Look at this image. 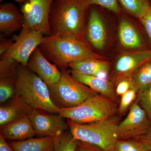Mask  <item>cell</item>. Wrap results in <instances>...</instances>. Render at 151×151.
<instances>
[{"mask_svg":"<svg viewBox=\"0 0 151 151\" xmlns=\"http://www.w3.org/2000/svg\"><path fill=\"white\" fill-rule=\"evenodd\" d=\"M88 8L82 0H54L50 16L51 35L74 38L88 44L85 37Z\"/></svg>","mask_w":151,"mask_h":151,"instance_id":"cell-1","label":"cell"},{"mask_svg":"<svg viewBox=\"0 0 151 151\" xmlns=\"http://www.w3.org/2000/svg\"><path fill=\"white\" fill-rule=\"evenodd\" d=\"M89 44L74 38L45 36L38 46L42 53L60 69H67L70 63L104 57L94 52Z\"/></svg>","mask_w":151,"mask_h":151,"instance_id":"cell-2","label":"cell"},{"mask_svg":"<svg viewBox=\"0 0 151 151\" xmlns=\"http://www.w3.org/2000/svg\"><path fill=\"white\" fill-rule=\"evenodd\" d=\"M15 96L33 109L58 113L59 109L50 99L48 86L27 66L21 64L17 68Z\"/></svg>","mask_w":151,"mask_h":151,"instance_id":"cell-3","label":"cell"},{"mask_svg":"<svg viewBox=\"0 0 151 151\" xmlns=\"http://www.w3.org/2000/svg\"><path fill=\"white\" fill-rule=\"evenodd\" d=\"M67 121L71 134L77 140L95 145L105 151H115L119 140L117 127L120 122L117 115L89 124H77L68 119Z\"/></svg>","mask_w":151,"mask_h":151,"instance_id":"cell-4","label":"cell"},{"mask_svg":"<svg viewBox=\"0 0 151 151\" xmlns=\"http://www.w3.org/2000/svg\"><path fill=\"white\" fill-rule=\"evenodd\" d=\"M118 108L117 102L98 94L73 108L59 109L58 114L77 124H89L116 116Z\"/></svg>","mask_w":151,"mask_h":151,"instance_id":"cell-5","label":"cell"},{"mask_svg":"<svg viewBox=\"0 0 151 151\" xmlns=\"http://www.w3.org/2000/svg\"><path fill=\"white\" fill-rule=\"evenodd\" d=\"M60 70L59 81L48 86L50 99L58 109L73 108L98 94L76 80L67 69Z\"/></svg>","mask_w":151,"mask_h":151,"instance_id":"cell-6","label":"cell"},{"mask_svg":"<svg viewBox=\"0 0 151 151\" xmlns=\"http://www.w3.org/2000/svg\"><path fill=\"white\" fill-rule=\"evenodd\" d=\"M54 0H29L22 6L25 28L40 32L44 36L51 35L50 16Z\"/></svg>","mask_w":151,"mask_h":151,"instance_id":"cell-7","label":"cell"},{"mask_svg":"<svg viewBox=\"0 0 151 151\" xmlns=\"http://www.w3.org/2000/svg\"><path fill=\"white\" fill-rule=\"evenodd\" d=\"M151 129V121L136 100L127 117L118 125L117 133L119 140H139Z\"/></svg>","mask_w":151,"mask_h":151,"instance_id":"cell-8","label":"cell"},{"mask_svg":"<svg viewBox=\"0 0 151 151\" xmlns=\"http://www.w3.org/2000/svg\"><path fill=\"white\" fill-rule=\"evenodd\" d=\"M45 36L40 32L23 28L15 39V42L1 58H11L19 64L27 66L32 52L43 40Z\"/></svg>","mask_w":151,"mask_h":151,"instance_id":"cell-9","label":"cell"},{"mask_svg":"<svg viewBox=\"0 0 151 151\" xmlns=\"http://www.w3.org/2000/svg\"><path fill=\"white\" fill-rule=\"evenodd\" d=\"M37 137L58 136L69 129L65 118L58 113L33 109L29 116Z\"/></svg>","mask_w":151,"mask_h":151,"instance_id":"cell-10","label":"cell"},{"mask_svg":"<svg viewBox=\"0 0 151 151\" xmlns=\"http://www.w3.org/2000/svg\"><path fill=\"white\" fill-rule=\"evenodd\" d=\"M150 60L151 48L122 55L116 60L110 81L116 86L122 79L132 78L137 70Z\"/></svg>","mask_w":151,"mask_h":151,"instance_id":"cell-11","label":"cell"},{"mask_svg":"<svg viewBox=\"0 0 151 151\" xmlns=\"http://www.w3.org/2000/svg\"><path fill=\"white\" fill-rule=\"evenodd\" d=\"M27 66L47 86L57 83L61 77V72L58 67L50 62L38 47L30 57Z\"/></svg>","mask_w":151,"mask_h":151,"instance_id":"cell-12","label":"cell"},{"mask_svg":"<svg viewBox=\"0 0 151 151\" xmlns=\"http://www.w3.org/2000/svg\"><path fill=\"white\" fill-rule=\"evenodd\" d=\"M24 17L15 5L7 3L0 6L1 36H9L23 27Z\"/></svg>","mask_w":151,"mask_h":151,"instance_id":"cell-13","label":"cell"},{"mask_svg":"<svg viewBox=\"0 0 151 151\" xmlns=\"http://www.w3.org/2000/svg\"><path fill=\"white\" fill-rule=\"evenodd\" d=\"M85 37L87 42L93 48L101 50L105 47L107 40L105 26L102 17L95 9L92 8L89 12Z\"/></svg>","mask_w":151,"mask_h":151,"instance_id":"cell-14","label":"cell"},{"mask_svg":"<svg viewBox=\"0 0 151 151\" xmlns=\"http://www.w3.org/2000/svg\"><path fill=\"white\" fill-rule=\"evenodd\" d=\"M0 134L9 142L25 140L35 136L34 129L29 116L1 127Z\"/></svg>","mask_w":151,"mask_h":151,"instance_id":"cell-15","label":"cell"},{"mask_svg":"<svg viewBox=\"0 0 151 151\" xmlns=\"http://www.w3.org/2000/svg\"><path fill=\"white\" fill-rule=\"evenodd\" d=\"M68 70L76 80L88 86L97 93L118 102V96L116 94V86L113 82L108 80L83 74L78 71L68 68Z\"/></svg>","mask_w":151,"mask_h":151,"instance_id":"cell-16","label":"cell"},{"mask_svg":"<svg viewBox=\"0 0 151 151\" xmlns=\"http://www.w3.org/2000/svg\"><path fill=\"white\" fill-rule=\"evenodd\" d=\"M33 108L15 96L0 106V127L18 119L29 116Z\"/></svg>","mask_w":151,"mask_h":151,"instance_id":"cell-17","label":"cell"},{"mask_svg":"<svg viewBox=\"0 0 151 151\" xmlns=\"http://www.w3.org/2000/svg\"><path fill=\"white\" fill-rule=\"evenodd\" d=\"M68 68L86 75L108 79L111 65L106 60L89 59L70 63Z\"/></svg>","mask_w":151,"mask_h":151,"instance_id":"cell-18","label":"cell"},{"mask_svg":"<svg viewBox=\"0 0 151 151\" xmlns=\"http://www.w3.org/2000/svg\"><path fill=\"white\" fill-rule=\"evenodd\" d=\"M9 143L14 151H54V140L52 137H33Z\"/></svg>","mask_w":151,"mask_h":151,"instance_id":"cell-19","label":"cell"},{"mask_svg":"<svg viewBox=\"0 0 151 151\" xmlns=\"http://www.w3.org/2000/svg\"><path fill=\"white\" fill-rule=\"evenodd\" d=\"M119 40L122 46L127 48H139L143 45L140 35L129 21L123 19L119 26Z\"/></svg>","mask_w":151,"mask_h":151,"instance_id":"cell-20","label":"cell"},{"mask_svg":"<svg viewBox=\"0 0 151 151\" xmlns=\"http://www.w3.org/2000/svg\"><path fill=\"white\" fill-rule=\"evenodd\" d=\"M16 71L0 76V103L7 102L15 94Z\"/></svg>","mask_w":151,"mask_h":151,"instance_id":"cell-21","label":"cell"},{"mask_svg":"<svg viewBox=\"0 0 151 151\" xmlns=\"http://www.w3.org/2000/svg\"><path fill=\"white\" fill-rule=\"evenodd\" d=\"M124 10L140 19L151 9L148 0H118Z\"/></svg>","mask_w":151,"mask_h":151,"instance_id":"cell-22","label":"cell"},{"mask_svg":"<svg viewBox=\"0 0 151 151\" xmlns=\"http://www.w3.org/2000/svg\"><path fill=\"white\" fill-rule=\"evenodd\" d=\"M132 85L138 92L147 88L151 85V60L147 63L136 71L132 77Z\"/></svg>","mask_w":151,"mask_h":151,"instance_id":"cell-23","label":"cell"},{"mask_svg":"<svg viewBox=\"0 0 151 151\" xmlns=\"http://www.w3.org/2000/svg\"><path fill=\"white\" fill-rule=\"evenodd\" d=\"M54 151H75L77 140L70 129L54 137Z\"/></svg>","mask_w":151,"mask_h":151,"instance_id":"cell-24","label":"cell"},{"mask_svg":"<svg viewBox=\"0 0 151 151\" xmlns=\"http://www.w3.org/2000/svg\"><path fill=\"white\" fill-rule=\"evenodd\" d=\"M139 140H118L115 145V151H149Z\"/></svg>","mask_w":151,"mask_h":151,"instance_id":"cell-25","label":"cell"},{"mask_svg":"<svg viewBox=\"0 0 151 151\" xmlns=\"http://www.w3.org/2000/svg\"><path fill=\"white\" fill-rule=\"evenodd\" d=\"M137 90L132 85L129 90L122 95L118 108V113L119 115H124L127 112L137 100Z\"/></svg>","mask_w":151,"mask_h":151,"instance_id":"cell-26","label":"cell"},{"mask_svg":"<svg viewBox=\"0 0 151 151\" xmlns=\"http://www.w3.org/2000/svg\"><path fill=\"white\" fill-rule=\"evenodd\" d=\"M136 100L145 111L151 122V85L144 90L138 92Z\"/></svg>","mask_w":151,"mask_h":151,"instance_id":"cell-27","label":"cell"},{"mask_svg":"<svg viewBox=\"0 0 151 151\" xmlns=\"http://www.w3.org/2000/svg\"><path fill=\"white\" fill-rule=\"evenodd\" d=\"M84 4L89 8L93 5L101 6L115 13L119 12L118 0H82Z\"/></svg>","mask_w":151,"mask_h":151,"instance_id":"cell-28","label":"cell"},{"mask_svg":"<svg viewBox=\"0 0 151 151\" xmlns=\"http://www.w3.org/2000/svg\"><path fill=\"white\" fill-rule=\"evenodd\" d=\"M19 64L16 60L11 58H1L0 60V76L16 71Z\"/></svg>","mask_w":151,"mask_h":151,"instance_id":"cell-29","label":"cell"},{"mask_svg":"<svg viewBox=\"0 0 151 151\" xmlns=\"http://www.w3.org/2000/svg\"><path fill=\"white\" fill-rule=\"evenodd\" d=\"M132 86V78H125L119 81L116 85V92L118 97L128 92Z\"/></svg>","mask_w":151,"mask_h":151,"instance_id":"cell-30","label":"cell"},{"mask_svg":"<svg viewBox=\"0 0 151 151\" xmlns=\"http://www.w3.org/2000/svg\"><path fill=\"white\" fill-rule=\"evenodd\" d=\"M75 151H105L98 146L87 142L78 140Z\"/></svg>","mask_w":151,"mask_h":151,"instance_id":"cell-31","label":"cell"},{"mask_svg":"<svg viewBox=\"0 0 151 151\" xmlns=\"http://www.w3.org/2000/svg\"><path fill=\"white\" fill-rule=\"evenodd\" d=\"M140 20L146 30L151 45V9Z\"/></svg>","mask_w":151,"mask_h":151,"instance_id":"cell-32","label":"cell"},{"mask_svg":"<svg viewBox=\"0 0 151 151\" xmlns=\"http://www.w3.org/2000/svg\"><path fill=\"white\" fill-rule=\"evenodd\" d=\"M13 39H6L4 37L1 36L0 42V55L6 52L11 48L14 43Z\"/></svg>","mask_w":151,"mask_h":151,"instance_id":"cell-33","label":"cell"},{"mask_svg":"<svg viewBox=\"0 0 151 151\" xmlns=\"http://www.w3.org/2000/svg\"><path fill=\"white\" fill-rule=\"evenodd\" d=\"M0 151H14L9 143L0 134Z\"/></svg>","mask_w":151,"mask_h":151,"instance_id":"cell-34","label":"cell"},{"mask_svg":"<svg viewBox=\"0 0 151 151\" xmlns=\"http://www.w3.org/2000/svg\"><path fill=\"white\" fill-rule=\"evenodd\" d=\"M149 150H151V129L142 137L139 140Z\"/></svg>","mask_w":151,"mask_h":151,"instance_id":"cell-35","label":"cell"},{"mask_svg":"<svg viewBox=\"0 0 151 151\" xmlns=\"http://www.w3.org/2000/svg\"><path fill=\"white\" fill-rule=\"evenodd\" d=\"M4 1V0H0V1L1 2L2 1ZM15 1H16L17 2L20 3V4H24L27 3V2L29 0H15Z\"/></svg>","mask_w":151,"mask_h":151,"instance_id":"cell-36","label":"cell"},{"mask_svg":"<svg viewBox=\"0 0 151 151\" xmlns=\"http://www.w3.org/2000/svg\"><path fill=\"white\" fill-rule=\"evenodd\" d=\"M149 151H151V150H149Z\"/></svg>","mask_w":151,"mask_h":151,"instance_id":"cell-37","label":"cell"},{"mask_svg":"<svg viewBox=\"0 0 151 151\" xmlns=\"http://www.w3.org/2000/svg\"></svg>","mask_w":151,"mask_h":151,"instance_id":"cell-38","label":"cell"}]
</instances>
